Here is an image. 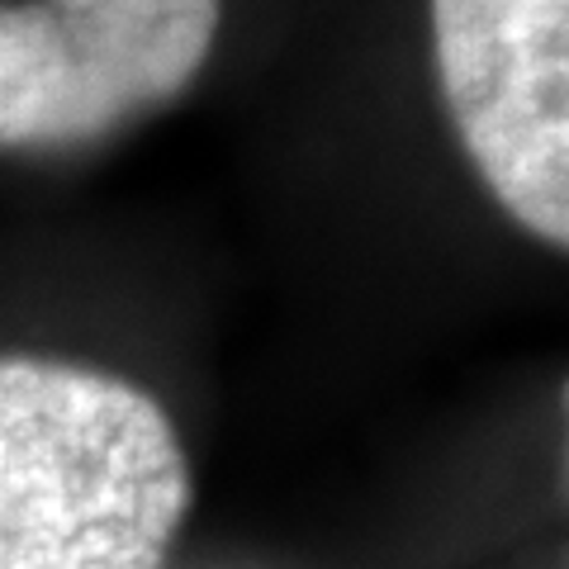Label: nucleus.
Instances as JSON below:
<instances>
[{"label":"nucleus","mask_w":569,"mask_h":569,"mask_svg":"<svg viewBox=\"0 0 569 569\" xmlns=\"http://www.w3.org/2000/svg\"><path fill=\"white\" fill-rule=\"evenodd\" d=\"M441 96L493 200L569 247V0H432Z\"/></svg>","instance_id":"nucleus-3"},{"label":"nucleus","mask_w":569,"mask_h":569,"mask_svg":"<svg viewBox=\"0 0 569 569\" xmlns=\"http://www.w3.org/2000/svg\"><path fill=\"white\" fill-rule=\"evenodd\" d=\"M219 0H20L0 6V148L114 133L200 77Z\"/></svg>","instance_id":"nucleus-2"},{"label":"nucleus","mask_w":569,"mask_h":569,"mask_svg":"<svg viewBox=\"0 0 569 569\" xmlns=\"http://www.w3.org/2000/svg\"><path fill=\"white\" fill-rule=\"evenodd\" d=\"M186 508L181 437L148 389L0 356V569H162Z\"/></svg>","instance_id":"nucleus-1"}]
</instances>
